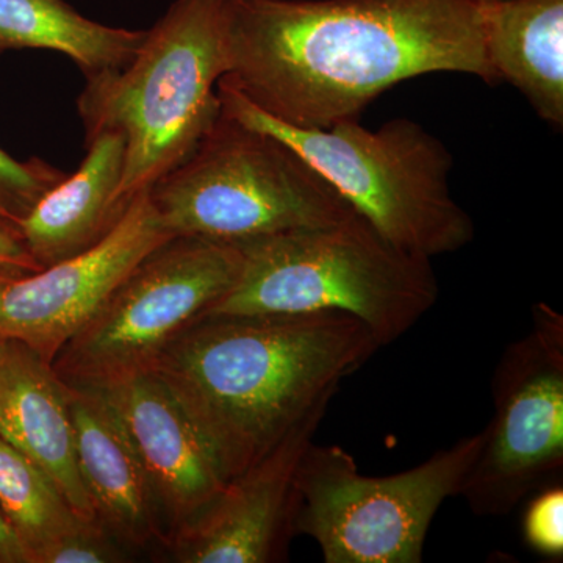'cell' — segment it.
<instances>
[{"label": "cell", "mask_w": 563, "mask_h": 563, "mask_svg": "<svg viewBox=\"0 0 563 563\" xmlns=\"http://www.w3.org/2000/svg\"><path fill=\"white\" fill-rule=\"evenodd\" d=\"M232 88L274 120H358L393 85L432 73L498 84L477 0H228Z\"/></svg>", "instance_id": "6da1fadb"}, {"label": "cell", "mask_w": 563, "mask_h": 563, "mask_svg": "<svg viewBox=\"0 0 563 563\" xmlns=\"http://www.w3.org/2000/svg\"><path fill=\"white\" fill-rule=\"evenodd\" d=\"M380 350L343 312L206 314L161 355L225 481L250 468Z\"/></svg>", "instance_id": "7a4b0ae2"}, {"label": "cell", "mask_w": 563, "mask_h": 563, "mask_svg": "<svg viewBox=\"0 0 563 563\" xmlns=\"http://www.w3.org/2000/svg\"><path fill=\"white\" fill-rule=\"evenodd\" d=\"M228 0H176L132 60L88 77L77 109L87 139H125L121 196L132 201L187 161L221 114Z\"/></svg>", "instance_id": "3957f363"}, {"label": "cell", "mask_w": 563, "mask_h": 563, "mask_svg": "<svg viewBox=\"0 0 563 563\" xmlns=\"http://www.w3.org/2000/svg\"><path fill=\"white\" fill-rule=\"evenodd\" d=\"M240 247L239 280L206 314L343 312L383 347L439 299L432 261L393 246L358 213Z\"/></svg>", "instance_id": "277c9868"}, {"label": "cell", "mask_w": 563, "mask_h": 563, "mask_svg": "<svg viewBox=\"0 0 563 563\" xmlns=\"http://www.w3.org/2000/svg\"><path fill=\"white\" fill-rule=\"evenodd\" d=\"M218 95L222 113L284 141L393 246L432 261L473 242L472 217L451 195L453 155L418 122L398 118L376 131L358 120L299 129L224 85Z\"/></svg>", "instance_id": "5b68a950"}, {"label": "cell", "mask_w": 563, "mask_h": 563, "mask_svg": "<svg viewBox=\"0 0 563 563\" xmlns=\"http://www.w3.org/2000/svg\"><path fill=\"white\" fill-rule=\"evenodd\" d=\"M150 195L174 235L236 246L357 213L284 141L222 110L190 157Z\"/></svg>", "instance_id": "8992f818"}, {"label": "cell", "mask_w": 563, "mask_h": 563, "mask_svg": "<svg viewBox=\"0 0 563 563\" xmlns=\"http://www.w3.org/2000/svg\"><path fill=\"white\" fill-rule=\"evenodd\" d=\"M484 432L463 437L420 465L365 476L336 444H310L299 470L296 536L310 537L325 563H420L442 504L459 496Z\"/></svg>", "instance_id": "52a82bcc"}, {"label": "cell", "mask_w": 563, "mask_h": 563, "mask_svg": "<svg viewBox=\"0 0 563 563\" xmlns=\"http://www.w3.org/2000/svg\"><path fill=\"white\" fill-rule=\"evenodd\" d=\"M243 266L236 244L173 236L121 282L52 362L63 383L103 388L150 372L166 347L209 312Z\"/></svg>", "instance_id": "ba28073f"}, {"label": "cell", "mask_w": 563, "mask_h": 563, "mask_svg": "<svg viewBox=\"0 0 563 563\" xmlns=\"http://www.w3.org/2000/svg\"><path fill=\"white\" fill-rule=\"evenodd\" d=\"M493 417L459 496L479 517H503L563 466V314L540 302L528 332L496 363Z\"/></svg>", "instance_id": "9c48e42d"}, {"label": "cell", "mask_w": 563, "mask_h": 563, "mask_svg": "<svg viewBox=\"0 0 563 563\" xmlns=\"http://www.w3.org/2000/svg\"><path fill=\"white\" fill-rule=\"evenodd\" d=\"M173 236L150 190L139 192L120 222L95 246L40 272L2 280L0 340L25 344L54 362L129 273Z\"/></svg>", "instance_id": "30bf717a"}, {"label": "cell", "mask_w": 563, "mask_h": 563, "mask_svg": "<svg viewBox=\"0 0 563 563\" xmlns=\"http://www.w3.org/2000/svg\"><path fill=\"white\" fill-rule=\"evenodd\" d=\"M329 404L317 407L269 453L225 483L213 501L169 537L180 563L284 561L296 536L299 470Z\"/></svg>", "instance_id": "8fae6325"}, {"label": "cell", "mask_w": 563, "mask_h": 563, "mask_svg": "<svg viewBox=\"0 0 563 563\" xmlns=\"http://www.w3.org/2000/svg\"><path fill=\"white\" fill-rule=\"evenodd\" d=\"M120 413L150 477L169 537L217 498L228 481L168 384L154 369L99 388Z\"/></svg>", "instance_id": "7c38bea8"}, {"label": "cell", "mask_w": 563, "mask_h": 563, "mask_svg": "<svg viewBox=\"0 0 563 563\" xmlns=\"http://www.w3.org/2000/svg\"><path fill=\"white\" fill-rule=\"evenodd\" d=\"M66 387L77 463L96 520L125 550L162 539L161 510L120 413L99 388Z\"/></svg>", "instance_id": "4fadbf2b"}, {"label": "cell", "mask_w": 563, "mask_h": 563, "mask_svg": "<svg viewBox=\"0 0 563 563\" xmlns=\"http://www.w3.org/2000/svg\"><path fill=\"white\" fill-rule=\"evenodd\" d=\"M0 437L54 481L73 509L96 520L77 463L68 387L25 344L0 340Z\"/></svg>", "instance_id": "5bb4252c"}, {"label": "cell", "mask_w": 563, "mask_h": 563, "mask_svg": "<svg viewBox=\"0 0 563 563\" xmlns=\"http://www.w3.org/2000/svg\"><path fill=\"white\" fill-rule=\"evenodd\" d=\"M79 169L52 187L24 217L14 221L41 268L65 261L101 242L132 201L121 196L125 139L103 131L87 139Z\"/></svg>", "instance_id": "9a60e30c"}, {"label": "cell", "mask_w": 563, "mask_h": 563, "mask_svg": "<svg viewBox=\"0 0 563 563\" xmlns=\"http://www.w3.org/2000/svg\"><path fill=\"white\" fill-rule=\"evenodd\" d=\"M485 47L498 80L528 99L540 120L563 128V0L479 2Z\"/></svg>", "instance_id": "2e32d148"}, {"label": "cell", "mask_w": 563, "mask_h": 563, "mask_svg": "<svg viewBox=\"0 0 563 563\" xmlns=\"http://www.w3.org/2000/svg\"><path fill=\"white\" fill-rule=\"evenodd\" d=\"M144 36L146 31L88 20L65 0H0V54L11 49L60 52L87 79L128 65Z\"/></svg>", "instance_id": "e0dca14e"}, {"label": "cell", "mask_w": 563, "mask_h": 563, "mask_svg": "<svg viewBox=\"0 0 563 563\" xmlns=\"http://www.w3.org/2000/svg\"><path fill=\"white\" fill-rule=\"evenodd\" d=\"M0 514L16 533L29 563L73 531L81 518L43 470L0 437Z\"/></svg>", "instance_id": "ac0fdd59"}, {"label": "cell", "mask_w": 563, "mask_h": 563, "mask_svg": "<svg viewBox=\"0 0 563 563\" xmlns=\"http://www.w3.org/2000/svg\"><path fill=\"white\" fill-rule=\"evenodd\" d=\"M63 177L65 173L40 158L18 162L0 150V211L20 220Z\"/></svg>", "instance_id": "d6986e66"}, {"label": "cell", "mask_w": 563, "mask_h": 563, "mask_svg": "<svg viewBox=\"0 0 563 563\" xmlns=\"http://www.w3.org/2000/svg\"><path fill=\"white\" fill-rule=\"evenodd\" d=\"M128 561V550L98 520L80 521L52 543L38 563H114Z\"/></svg>", "instance_id": "ffe728a7"}, {"label": "cell", "mask_w": 563, "mask_h": 563, "mask_svg": "<svg viewBox=\"0 0 563 563\" xmlns=\"http://www.w3.org/2000/svg\"><path fill=\"white\" fill-rule=\"evenodd\" d=\"M526 543L544 558L563 555V488H544L529 503L523 521Z\"/></svg>", "instance_id": "44dd1931"}, {"label": "cell", "mask_w": 563, "mask_h": 563, "mask_svg": "<svg viewBox=\"0 0 563 563\" xmlns=\"http://www.w3.org/2000/svg\"><path fill=\"white\" fill-rule=\"evenodd\" d=\"M13 220L0 211V273L7 276H25L40 272Z\"/></svg>", "instance_id": "7402d4cb"}, {"label": "cell", "mask_w": 563, "mask_h": 563, "mask_svg": "<svg viewBox=\"0 0 563 563\" xmlns=\"http://www.w3.org/2000/svg\"><path fill=\"white\" fill-rule=\"evenodd\" d=\"M0 563H29L24 547L2 514H0Z\"/></svg>", "instance_id": "603a6c76"}, {"label": "cell", "mask_w": 563, "mask_h": 563, "mask_svg": "<svg viewBox=\"0 0 563 563\" xmlns=\"http://www.w3.org/2000/svg\"><path fill=\"white\" fill-rule=\"evenodd\" d=\"M7 274L0 273V284H2V280L5 279Z\"/></svg>", "instance_id": "cb8c5ba5"}, {"label": "cell", "mask_w": 563, "mask_h": 563, "mask_svg": "<svg viewBox=\"0 0 563 563\" xmlns=\"http://www.w3.org/2000/svg\"><path fill=\"white\" fill-rule=\"evenodd\" d=\"M477 2H493V0H477Z\"/></svg>", "instance_id": "d4e9b609"}]
</instances>
